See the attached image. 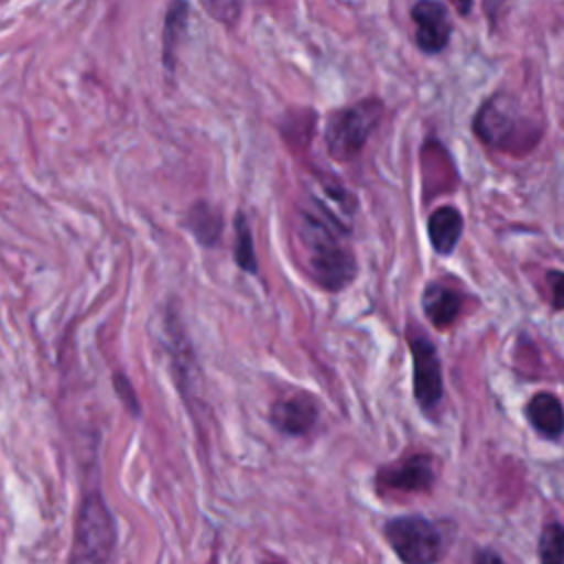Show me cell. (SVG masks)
<instances>
[{
  "mask_svg": "<svg viewBox=\"0 0 564 564\" xmlns=\"http://www.w3.org/2000/svg\"><path fill=\"white\" fill-rule=\"evenodd\" d=\"M317 401L306 392H293L271 408L273 425L291 436L306 434L317 421Z\"/></svg>",
  "mask_w": 564,
  "mask_h": 564,
  "instance_id": "obj_9",
  "label": "cell"
},
{
  "mask_svg": "<svg viewBox=\"0 0 564 564\" xmlns=\"http://www.w3.org/2000/svg\"><path fill=\"white\" fill-rule=\"evenodd\" d=\"M463 302H465L463 293H458L456 289L443 282H430L421 295L423 313L436 328L452 326L463 311Z\"/></svg>",
  "mask_w": 564,
  "mask_h": 564,
  "instance_id": "obj_10",
  "label": "cell"
},
{
  "mask_svg": "<svg viewBox=\"0 0 564 564\" xmlns=\"http://www.w3.org/2000/svg\"><path fill=\"white\" fill-rule=\"evenodd\" d=\"M185 227L192 231V236L200 245L214 247L223 234V216L209 203L198 200L196 205L189 207V212L185 216Z\"/></svg>",
  "mask_w": 564,
  "mask_h": 564,
  "instance_id": "obj_13",
  "label": "cell"
},
{
  "mask_svg": "<svg viewBox=\"0 0 564 564\" xmlns=\"http://www.w3.org/2000/svg\"><path fill=\"white\" fill-rule=\"evenodd\" d=\"M234 227H236V247H234L236 264L247 273H256L258 271V260H256V251H253V236H251V229H249V223H247L245 214H240V212L236 214Z\"/></svg>",
  "mask_w": 564,
  "mask_h": 564,
  "instance_id": "obj_14",
  "label": "cell"
},
{
  "mask_svg": "<svg viewBox=\"0 0 564 564\" xmlns=\"http://www.w3.org/2000/svg\"><path fill=\"white\" fill-rule=\"evenodd\" d=\"M538 557L544 564H564V524L549 522L538 542Z\"/></svg>",
  "mask_w": 564,
  "mask_h": 564,
  "instance_id": "obj_15",
  "label": "cell"
},
{
  "mask_svg": "<svg viewBox=\"0 0 564 564\" xmlns=\"http://www.w3.org/2000/svg\"><path fill=\"white\" fill-rule=\"evenodd\" d=\"M383 104L375 97L361 99L352 106H346L328 117L326 123V150L335 161L355 159L377 123L381 121Z\"/></svg>",
  "mask_w": 564,
  "mask_h": 564,
  "instance_id": "obj_3",
  "label": "cell"
},
{
  "mask_svg": "<svg viewBox=\"0 0 564 564\" xmlns=\"http://www.w3.org/2000/svg\"><path fill=\"white\" fill-rule=\"evenodd\" d=\"M112 383H115V390H117L119 399L123 401V405H126L132 414H139V399H137L132 386L128 383V379H126L123 375H115V377H112Z\"/></svg>",
  "mask_w": 564,
  "mask_h": 564,
  "instance_id": "obj_18",
  "label": "cell"
},
{
  "mask_svg": "<svg viewBox=\"0 0 564 564\" xmlns=\"http://www.w3.org/2000/svg\"><path fill=\"white\" fill-rule=\"evenodd\" d=\"M505 2H507V0H482L485 15H487L491 29L498 24V20H500V15H502V11H505Z\"/></svg>",
  "mask_w": 564,
  "mask_h": 564,
  "instance_id": "obj_20",
  "label": "cell"
},
{
  "mask_svg": "<svg viewBox=\"0 0 564 564\" xmlns=\"http://www.w3.org/2000/svg\"><path fill=\"white\" fill-rule=\"evenodd\" d=\"M524 414L531 427L540 436L549 441H557L564 434V408L555 394L551 392L533 394L524 408Z\"/></svg>",
  "mask_w": 564,
  "mask_h": 564,
  "instance_id": "obj_11",
  "label": "cell"
},
{
  "mask_svg": "<svg viewBox=\"0 0 564 564\" xmlns=\"http://www.w3.org/2000/svg\"><path fill=\"white\" fill-rule=\"evenodd\" d=\"M350 229L322 200L311 198L297 212V240L306 271L326 291L346 289L357 275V260L348 242Z\"/></svg>",
  "mask_w": 564,
  "mask_h": 564,
  "instance_id": "obj_1",
  "label": "cell"
},
{
  "mask_svg": "<svg viewBox=\"0 0 564 564\" xmlns=\"http://www.w3.org/2000/svg\"><path fill=\"white\" fill-rule=\"evenodd\" d=\"M383 535L405 564H430L445 555L441 524L423 516H399L383 524Z\"/></svg>",
  "mask_w": 564,
  "mask_h": 564,
  "instance_id": "obj_5",
  "label": "cell"
},
{
  "mask_svg": "<svg viewBox=\"0 0 564 564\" xmlns=\"http://www.w3.org/2000/svg\"><path fill=\"white\" fill-rule=\"evenodd\" d=\"M452 4H454V9H456V13L458 15H469L471 13V7H474V0H449Z\"/></svg>",
  "mask_w": 564,
  "mask_h": 564,
  "instance_id": "obj_21",
  "label": "cell"
},
{
  "mask_svg": "<svg viewBox=\"0 0 564 564\" xmlns=\"http://www.w3.org/2000/svg\"><path fill=\"white\" fill-rule=\"evenodd\" d=\"M200 2L212 18L223 20L227 24H231L238 18L240 4H242V0H200Z\"/></svg>",
  "mask_w": 564,
  "mask_h": 564,
  "instance_id": "obj_17",
  "label": "cell"
},
{
  "mask_svg": "<svg viewBox=\"0 0 564 564\" xmlns=\"http://www.w3.org/2000/svg\"><path fill=\"white\" fill-rule=\"evenodd\" d=\"M187 20V4L183 0H174L165 15V64H174V48L183 35Z\"/></svg>",
  "mask_w": 564,
  "mask_h": 564,
  "instance_id": "obj_16",
  "label": "cell"
},
{
  "mask_svg": "<svg viewBox=\"0 0 564 564\" xmlns=\"http://www.w3.org/2000/svg\"><path fill=\"white\" fill-rule=\"evenodd\" d=\"M117 542L115 520L97 494H86L75 520L70 562H106Z\"/></svg>",
  "mask_w": 564,
  "mask_h": 564,
  "instance_id": "obj_4",
  "label": "cell"
},
{
  "mask_svg": "<svg viewBox=\"0 0 564 564\" xmlns=\"http://www.w3.org/2000/svg\"><path fill=\"white\" fill-rule=\"evenodd\" d=\"M474 562H502V557L498 553H494V551H478L474 555Z\"/></svg>",
  "mask_w": 564,
  "mask_h": 564,
  "instance_id": "obj_22",
  "label": "cell"
},
{
  "mask_svg": "<svg viewBox=\"0 0 564 564\" xmlns=\"http://www.w3.org/2000/svg\"><path fill=\"white\" fill-rule=\"evenodd\" d=\"M463 227L465 220L456 207L443 205L434 209L432 216L427 218V238L434 251L441 256H449L463 236Z\"/></svg>",
  "mask_w": 564,
  "mask_h": 564,
  "instance_id": "obj_12",
  "label": "cell"
},
{
  "mask_svg": "<svg viewBox=\"0 0 564 564\" xmlns=\"http://www.w3.org/2000/svg\"><path fill=\"white\" fill-rule=\"evenodd\" d=\"M410 18L416 24L414 40L421 53L438 55L447 48L452 37V20L441 0H416L410 9Z\"/></svg>",
  "mask_w": 564,
  "mask_h": 564,
  "instance_id": "obj_8",
  "label": "cell"
},
{
  "mask_svg": "<svg viewBox=\"0 0 564 564\" xmlns=\"http://www.w3.org/2000/svg\"><path fill=\"white\" fill-rule=\"evenodd\" d=\"M408 346L412 352V379H414V399L423 412H434L443 401V372L436 346L432 339L416 330L408 333Z\"/></svg>",
  "mask_w": 564,
  "mask_h": 564,
  "instance_id": "obj_6",
  "label": "cell"
},
{
  "mask_svg": "<svg viewBox=\"0 0 564 564\" xmlns=\"http://www.w3.org/2000/svg\"><path fill=\"white\" fill-rule=\"evenodd\" d=\"M436 480L432 454H410L377 471V489L401 494H425Z\"/></svg>",
  "mask_w": 564,
  "mask_h": 564,
  "instance_id": "obj_7",
  "label": "cell"
},
{
  "mask_svg": "<svg viewBox=\"0 0 564 564\" xmlns=\"http://www.w3.org/2000/svg\"><path fill=\"white\" fill-rule=\"evenodd\" d=\"M544 126L533 121L509 93L491 95L474 117V132L487 145L505 152H527L542 137Z\"/></svg>",
  "mask_w": 564,
  "mask_h": 564,
  "instance_id": "obj_2",
  "label": "cell"
},
{
  "mask_svg": "<svg viewBox=\"0 0 564 564\" xmlns=\"http://www.w3.org/2000/svg\"><path fill=\"white\" fill-rule=\"evenodd\" d=\"M546 280H549V289H551L553 308L564 311V271H549Z\"/></svg>",
  "mask_w": 564,
  "mask_h": 564,
  "instance_id": "obj_19",
  "label": "cell"
}]
</instances>
